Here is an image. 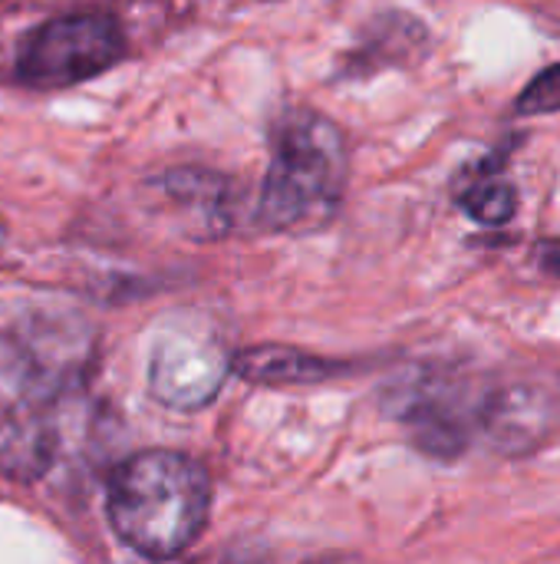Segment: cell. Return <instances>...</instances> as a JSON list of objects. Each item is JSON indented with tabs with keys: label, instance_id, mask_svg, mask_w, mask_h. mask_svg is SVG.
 <instances>
[{
	"label": "cell",
	"instance_id": "obj_10",
	"mask_svg": "<svg viewBox=\"0 0 560 564\" xmlns=\"http://www.w3.org/2000/svg\"><path fill=\"white\" fill-rule=\"evenodd\" d=\"M455 202H459V208L472 221L498 228V225H508L515 218V212H518V188L505 175H498L492 169H479L455 192Z\"/></svg>",
	"mask_w": 560,
	"mask_h": 564
},
{
	"label": "cell",
	"instance_id": "obj_4",
	"mask_svg": "<svg viewBox=\"0 0 560 564\" xmlns=\"http://www.w3.org/2000/svg\"><path fill=\"white\" fill-rule=\"evenodd\" d=\"M125 56V30L112 13H66L30 33L17 73L33 89H69Z\"/></svg>",
	"mask_w": 560,
	"mask_h": 564
},
{
	"label": "cell",
	"instance_id": "obj_5",
	"mask_svg": "<svg viewBox=\"0 0 560 564\" xmlns=\"http://www.w3.org/2000/svg\"><path fill=\"white\" fill-rule=\"evenodd\" d=\"M560 430V383L545 373L488 377L479 410V440L505 459H528Z\"/></svg>",
	"mask_w": 560,
	"mask_h": 564
},
{
	"label": "cell",
	"instance_id": "obj_2",
	"mask_svg": "<svg viewBox=\"0 0 560 564\" xmlns=\"http://www.w3.org/2000/svg\"><path fill=\"white\" fill-rule=\"evenodd\" d=\"M347 188V139L320 112L297 109L281 119L261 188L257 218L274 231L323 225Z\"/></svg>",
	"mask_w": 560,
	"mask_h": 564
},
{
	"label": "cell",
	"instance_id": "obj_6",
	"mask_svg": "<svg viewBox=\"0 0 560 564\" xmlns=\"http://www.w3.org/2000/svg\"><path fill=\"white\" fill-rule=\"evenodd\" d=\"M231 370L221 340L201 327H175L158 337L149 364V390L168 410L208 406Z\"/></svg>",
	"mask_w": 560,
	"mask_h": 564
},
{
	"label": "cell",
	"instance_id": "obj_3",
	"mask_svg": "<svg viewBox=\"0 0 560 564\" xmlns=\"http://www.w3.org/2000/svg\"><path fill=\"white\" fill-rule=\"evenodd\" d=\"M485 380L459 367H416L409 377L393 383L386 406L399 426L409 430L413 443L432 459H459L479 436Z\"/></svg>",
	"mask_w": 560,
	"mask_h": 564
},
{
	"label": "cell",
	"instance_id": "obj_7",
	"mask_svg": "<svg viewBox=\"0 0 560 564\" xmlns=\"http://www.w3.org/2000/svg\"><path fill=\"white\" fill-rule=\"evenodd\" d=\"M231 370L251 383L284 387V383H320L333 373H343L347 364L323 360V357L290 350V347H251V350L231 357Z\"/></svg>",
	"mask_w": 560,
	"mask_h": 564
},
{
	"label": "cell",
	"instance_id": "obj_9",
	"mask_svg": "<svg viewBox=\"0 0 560 564\" xmlns=\"http://www.w3.org/2000/svg\"><path fill=\"white\" fill-rule=\"evenodd\" d=\"M422 46H429V30L406 13H389L376 23V30L370 36H363V43L356 46L350 63L360 66L363 73H370V69L383 66V50H386V63L396 66L399 59H413Z\"/></svg>",
	"mask_w": 560,
	"mask_h": 564
},
{
	"label": "cell",
	"instance_id": "obj_11",
	"mask_svg": "<svg viewBox=\"0 0 560 564\" xmlns=\"http://www.w3.org/2000/svg\"><path fill=\"white\" fill-rule=\"evenodd\" d=\"M560 112V63L545 66L515 99V116L531 119V116H554Z\"/></svg>",
	"mask_w": 560,
	"mask_h": 564
},
{
	"label": "cell",
	"instance_id": "obj_12",
	"mask_svg": "<svg viewBox=\"0 0 560 564\" xmlns=\"http://www.w3.org/2000/svg\"><path fill=\"white\" fill-rule=\"evenodd\" d=\"M535 261H538V268L548 278H558L560 281V241H541L535 248Z\"/></svg>",
	"mask_w": 560,
	"mask_h": 564
},
{
	"label": "cell",
	"instance_id": "obj_1",
	"mask_svg": "<svg viewBox=\"0 0 560 564\" xmlns=\"http://www.w3.org/2000/svg\"><path fill=\"white\" fill-rule=\"evenodd\" d=\"M106 512L125 549L155 562L175 558L188 552L208 525L211 479L205 466L185 453H135L112 473Z\"/></svg>",
	"mask_w": 560,
	"mask_h": 564
},
{
	"label": "cell",
	"instance_id": "obj_8",
	"mask_svg": "<svg viewBox=\"0 0 560 564\" xmlns=\"http://www.w3.org/2000/svg\"><path fill=\"white\" fill-rule=\"evenodd\" d=\"M162 188L188 215V221H205L208 235H218L221 221H228V188L215 172L175 169L162 178Z\"/></svg>",
	"mask_w": 560,
	"mask_h": 564
}]
</instances>
